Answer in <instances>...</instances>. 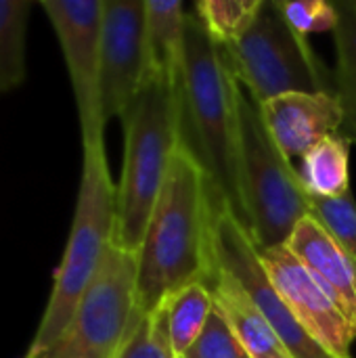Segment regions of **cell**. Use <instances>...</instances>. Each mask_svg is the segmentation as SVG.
I'll return each mask as SVG.
<instances>
[{
    "label": "cell",
    "mask_w": 356,
    "mask_h": 358,
    "mask_svg": "<svg viewBox=\"0 0 356 358\" xmlns=\"http://www.w3.org/2000/svg\"><path fill=\"white\" fill-rule=\"evenodd\" d=\"M235 82L222 46L212 40L195 10L187 13L183 61L176 78L180 145L204 170L212 206L229 208L245 227Z\"/></svg>",
    "instance_id": "obj_1"
},
{
    "label": "cell",
    "mask_w": 356,
    "mask_h": 358,
    "mask_svg": "<svg viewBox=\"0 0 356 358\" xmlns=\"http://www.w3.org/2000/svg\"><path fill=\"white\" fill-rule=\"evenodd\" d=\"M212 212L208 178L180 145L138 248V315L153 313L166 298L195 281L212 285Z\"/></svg>",
    "instance_id": "obj_2"
},
{
    "label": "cell",
    "mask_w": 356,
    "mask_h": 358,
    "mask_svg": "<svg viewBox=\"0 0 356 358\" xmlns=\"http://www.w3.org/2000/svg\"><path fill=\"white\" fill-rule=\"evenodd\" d=\"M124 124V166L115 187L113 241L136 252L180 147L176 80H147L120 117Z\"/></svg>",
    "instance_id": "obj_3"
},
{
    "label": "cell",
    "mask_w": 356,
    "mask_h": 358,
    "mask_svg": "<svg viewBox=\"0 0 356 358\" xmlns=\"http://www.w3.org/2000/svg\"><path fill=\"white\" fill-rule=\"evenodd\" d=\"M82 149V178L69 239L55 273L48 304L25 358H40L63 336L113 241L115 185L109 174L105 143Z\"/></svg>",
    "instance_id": "obj_4"
},
{
    "label": "cell",
    "mask_w": 356,
    "mask_h": 358,
    "mask_svg": "<svg viewBox=\"0 0 356 358\" xmlns=\"http://www.w3.org/2000/svg\"><path fill=\"white\" fill-rule=\"evenodd\" d=\"M235 105L245 229L262 252L287 243L296 224L311 214V195L298 168L275 145L258 103L239 82H235Z\"/></svg>",
    "instance_id": "obj_5"
},
{
    "label": "cell",
    "mask_w": 356,
    "mask_h": 358,
    "mask_svg": "<svg viewBox=\"0 0 356 358\" xmlns=\"http://www.w3.org/2000/svg\"><path fill=\"white\" fill-rule=\"evenodd\" d=\"M222 52L237 82L258 105L294 92H334L323 61L306 36L287 23L277 0H264L252 27L235 44L222 46Z\"/></svg>",
    "instance_id": "obj_6"
},
{
    "label": "cell",
    "mask_w": 356,
    "mask_h": 358,
    "mask_svg": "<svg viewBox=\"0 0 356 358\" xmlns=\"http://www.w3.org/2000/svg\"><path fill=\"white\" fill-rule=\"evenodd\" d=\"M138 254L109 243L67 329L40 358H115L136 317Z\"/></svg>",
    "instance_id": "obj_7"
},
{
    "label": "cell",
    "mask_w": 356,
    "mask_h": 358,
    "mask_svg": "<svg viewBox=\"0 0 356 358\" xmlns=\"http://www.w3.org/2000/svg\"><path fill=\"white\" fill-rule=\"evenodd\" d=\"M214 208V206H212ZM212 252L214 266L233 275L264 315L290 358H336L317 344L294 319L287 304L271 283L260 252L241 220L222 206L212 212Z\"/></svg>",
    "instance_id": "obj_8"
},
{
    "label": "cell",
    "mask_w": 356,
    "mask_h": 358,
    "mask_svg": "<svg viewBox=\"0 0 356 358\" xmlns=\"http://www.w3.org/2000/svg\"><path fill=\"white\" fill-rule=\"evenodd\" d=\"M71 80L82 147L105 143L101 113V25L103 0H42Z\"/></svg>",
    "instance_id": "obj_9"
},
{
    "label": "cell",
    "mask_w": 356,
    "mask_h": 358,
    "mask_svg": "<svg viewBox=\"0 0 356 358\" xmlns=\"http://www.w3.org/2000/svg\"><path fill=\"white\" fill-rule=\"evenodd\" d=\"M147 78L145 0H103L101 113L122 117Z\"/></svg>",
    "instance_id": "obj_10"
},
{
    "label": "cell",
    "mask_w": 356,
    "mask_h": 358,
    "mask_svg": "<svg viewBox=\"0 0 356 358\" xmlns=\"http://www.w3.org/2000/svg\"><path fill=\"white\" fill-rule=\"evenodd\" d=\"M260 260L271 283L306 334L332 357L353 358L350 346L356 340V329L290 248L262 250Z\"/></svg>",
    "instance_id": "obj_11"
},
{
    "label": "cell",
    "mask_w": 356,
    "mask_h": 358,
    "mask_svg": "<svg viewBox=\"0 0 356 358\" xmlns=\"http://www.w3.org/2000/svg\"><path fill=\"white\" fill-rule=\"evenodd\" d=\"M258 107L275 145L290 162L302 159L321 141L336 136L344 120L334 92H294Z\"/></svg>",
    "instance_id": "obj_12"
},
{
    "label": "cell",
    "mask_w": 356,
    "mask_h": 358,
    "mask_svg": "<svg viewBox=\"0 0 356 358\" xmlns=\"http://www.w3.org/2000/svg\"><path fill=\"white\" fill-rule=\"evenodd\" d=\"M285 245L356 329V266L327 229L308 214L296 224Z\"/></svg>",
    "instance_id": "obj_13"
},
{
    "label": "cell",
    "mask_w": 356,
    "mask_h": 358,
    "mask_svg": "<svg viewBox=\"0 0 356 358\" xmlns=\"http://www.w3.org/2000/svg\"><path fill=\"white\" fill-rule=\"evenodd\" d=\"M214 306L225 315L227 323L252 358H290L281 340L258 310L243 285L222 268L214 271L212 281Z\"/></svg>",
    "instance_id": "obj_14"
},
{
    "label": "cell",
    "mask_w": 356,
    "mask_h": 358,
    "mask_svg": "<svg viewBox=\"0 0 356 358\" xmlns=\"http://www.w3.org/2000/svg\"><path fill=\"white\" fill-rule=\"evenodd\" d=\"M187 10L180 0H145L147 80H176L183 61Z\"/></svg>",
    "instance_id": "obj_15"
},
{
    "label": "cell",
    "mask_w": 356,
    "mask_h": 358,
    "mask_svg": "<svg viewBox=\"0 0 356 358\" xmlns=\"http://www.w3.org/2000/svg\"><path fill=\"white\" fill-rule=\"evenodd\" d=\"M336 40V84L334 92L342 107V128L338 136L356 145V0H340Z\"/></svg>",
    "instance_id": "obj_16"
},
{
    "label": "cell",
    "mask_w": 356,
    "mask_h": 358,
    "mask_svg": "<svg viewBox=\"0 0 356 358\" xmlns=\"http://www.w3.org/2000/svg\"><path fill=\"white\" fill-rule=\"evenodd\" d=\"M350 143L342 136H329L311 149L298 168V176L315 197H342L350 193Z\"/></svg>",
    "instance_id": "obj_17"
},
{
    "label": "cell",
    "mask_w": 356,
    "mask_h": 358,
    "mask_svg": "<svg viewBox=\"0 0 356 358\" xmlns=\"http://www.w3.org/2000/svg\"><path fill=\"white\" fill-rule=\"evenodd\" d=\"M168 336L176 358H183L201 336L212 310L214 296L206 281H195L164 300Z\"/></svg>",
    "instance_id": "obj_18"
},
{
    "label": "cell",
    "mask_w": 356,
    "mask_h": 358,
    "mask_svg": "<svg viewBox=\"0 0 356 358\" xmlns=\"http://www.w3.org/2000/svg\"><path fill=\"white\" fill-rule=\"evenodd\" d=\"M29 0H0V92L23 84L27 76Z\"/></svg>",
    "instance_id": "obj_19"
},
{
    "label": "cell",
    "mask_w": 356,
    "mask_h": 358,
    "mask_svg": "<svg viewBox=\"0 0 356 358\" xmlns=\"http://www.w3.org/2000/svg\"><path fill=\"white\" fill-rule=\"evenodd\" d=\"M264 0H199L193 10L220 46L235 44L256 21Z\"/></svg>",
    "instance_id": "obj_20"
},
{
    "label": "cell",
    "mask_w": 356,
    "mask_h": 358,
    "mask_svg": "<svg viewBox=\"0 0 356 358\" xmlns=\"http://www.w3.org/2000/svg\"><path fill=\"white\" fill-rule=\"evenodd\" d=\"M115 358H176L168 336L164 302L149 315L136 313Z\"/></svg>",
    "instance_id": "obj_21"
},
{
    "label": "cell",
    "mask_w": 356,
    "mask_h": 358,
    "mask_svg": "<svg viewBox=\"0 0 356 358\" xmlns=\"http://www.w3.org/2000/svg\"><path fill=\"white\" fill-rule=\"evenodd\" d=\"M311 214L327 229L356 266V201L353 191L336 199L311 195Z\"/></svg>",
    "instance_id": "obj_22"
},
{
    "label": "cell",
    "mask_w": 356,
    "mask_h": 358,
    "mask_svg": "<svg viewBox=\"0 0 356 358\" xmlns=\"http://www.w3.org/2000/svg\"><path fill=\"white\" fill-rule=\"evenodd\" d=\"M183 358H252L231 325L227 323L225 315L214 306L201 336L191 346V350Z\"/></svg>",
    "instance_id": "obj_23"
},
{
    "label": "cell",
    "mask_w": 356,
    "mask_h": 358,
    "mask_svg": "<svg viewBox=\"0 0 356 358\" xmlns=\"http://www.w3.org/2000/svg\"><path fill=\"white\" fill-rule=\"evenodd\" d=\"M283 17L287 23L300 34H321V31H334L338 25V8L336 2L325 0H300V2H283L277 0Z\"/></svg>",
    "instance_id": "obj_24"
}]
</instances>
